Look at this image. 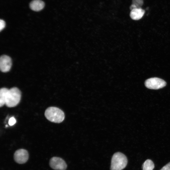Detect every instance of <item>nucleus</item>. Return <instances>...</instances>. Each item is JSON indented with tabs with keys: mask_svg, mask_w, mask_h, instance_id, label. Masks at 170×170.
<instances>
[{
	"mask_svg": "<svg viewBox=\"0 0 170 170\" xmlns=\"http://www.w3.org/2000/svg\"><path fill=\"white\" fill-rule=\"evenodd\" d=\"M45 116L50 121L56 123L62 122L65 118L63 111L55 107H50L47 109L45 112Z\"/></svg>",
	"mask_w": 170,
	"mask_h": 170,
	"instance_id": "f257e3e1",
	"label": "nucleus"
},
{
	"mask_svg": "<svg viewBox=\"0 0 170 170\" xmlns=\"http://www.w3.org/2000/svg\"><path fill=\"white\" fill-rule=\"evenodd\" d=\"M128 160L123 153L117 152L113 155L111 162L110 170H122L127 166Z\"/></svg>",
	"mask_w": 170,
	"mask_h": 170,
	"instance_id": "f03ea898",
	"label": "nucleus"
},
{
	"mask_svg": "<svg viewBox=\"0 0 170 170\" xmlns=\"http://www.w3.org/2000/svg\"><path fill=\"white\" fill-rule=\"evenodd\" d=\"M21 93L19 89L13 87L8 90L6 97L5 105L8 107H12L16 106L20 102Z\"/></svg>",
	"mask_w": 170,
	"mask_h": 170,
	"instance_id": "7ed1b4c3",
	"label": "nucleus"
},
{
	"mask_svg": "<svg viewBox=\"0 0 170 170\" xmlns=\"http://www.w3.org/2000/svg\"><path fill=\"white\" fill-rule=\"evenodd\" d=\"M144 84L145 86L148 88L157 89L165 87L166 85V83L162 79L153 77L146 80Z\"/></svg>",
	"mask_w": 170,
	"mask_h": 170,
	"instance_id": "20e7f679",
	"label": "nucleus"
},
{
	"mask_svg": "<svg viewBox=\"0 0 170 170\" xmlns=\"http://www.w3.org/2000/svg\"><path fill=\"white\" fill-rule=\"evenodd\" d=\"M49 165L55 170H65L67 167L65 161L58 157H53L51 158L49 161Z\"/></svg>",
	"mask_w": 170,
	"mask_h": 170,
	"instance_id": "39448f33",
	"label": "nucleus"
},
{
	"mask_svg": "<svg viewBox=\"0 0 170 170\" xmlns=\"http://www.w3.org/2000/svg\"><path fill=\"white\" fill-rule=\"evenodd\" d=\"M14 157L16 162L20 164H23L27 161L29 158V154L26 150L21 149L15 151Z\"/></svg>",
	"mask_w": 170,
	"mask_h": 170,
	"instance_id": "423d86ee",
	"label": "nucleus"
},
{
	"mask_svg": "<svg viewBox=\"0 0 170 170\" xmlns=\"http://www.w3.org/2000/svg\"><path fill=\"white\" fill-rule=\"evenodd\" d=\"M12 61L11 58L6 55H3L0 58V68L4 72L8 71L11 67Z\"/></svg>",
	"mask_w": 170,
	"mask_h": 170,
	"instance_id": "0eeeda50",
	"label": "nucleus"
},
{
	"mask_svg": "<svg viewBox=\"0 0 170 170\" xmlns=\"http://www.w3.org/2000/svg\"><path fill=\"white\" fill-rule=\"evenodd\" d=\"M145 13V11L141 8L133 9L130 12V16L132 19L138 20L141 19Z\"/></svg>",
	"mask_w": 170,
	"mask_h": 170,
	"instance_id": "6e6552de",
	"label": "nucleus"
},
{
	"mask_svg": "<svg viewBox=\"0 0 170 170\" xmlns=\"http://www.w3.org/2000/svg\"><path fill=\"white\" fill-rule=\"evenodd\" d=\"M44 3L41 0H34L30 3L31 8L33 11H38L42 9L44 7Z\"/></svg>",
	"mask_w": 170,
	"mask_h": 170,
	"instance_id": "1a4fd4ad",
	"label": "nucleus"
},
{
	"mask_svg": "<svg viewBox=\"0 0 170 170\" xmlns=\"http://www.w3.org/2000/svg\"><path fill=\"white\" fill-rule=\"evenodd\" d=\"M8 89L3 88L0 90V106L1 107L5 104L6 100Z\"/></svg>",
	"mask_w": 170,
	"mask_h": 170,
	"instance_id": "9d476101",
	"label": "nucleus"
},
{
	"mask_svg": "<svg viewBox=\"0 0 170 170\" xmlns=\"http://www.w3.org/2000/svg\"><path fill=\"white\" fill-rule=\"evenodd\" d=\"M154 167L153 162L150 159L146 160L142 166L143 170H153Z\"/></svg>",
	"mask_w": 170,
	"mask_h": 170,
	"instance_id": "9b49d317",
	"label": "nucleus"
},
{
	"mask_svg": "<svg viewBox=\"0 0 170 170\" xmlns=\"http://www.w3.org/2000/svg\"><path fill=\"white\" fill-rule=\"evenodd\" d=\"M143 4V0H132V4L135 5L137 8H141V7Z\"/></svg>",
	"mask_w": 170,
	"mask_h": 170,
	"instance_id": "f8f14e48",
	"label": "nucleus"
},
{
	"mask_svg": "<svg viewBox=\"0 0 170 170\" xmlns=\"http://www.w3.org/2000/svg\"><path fill=\"white\" fill-rule=\"evenodd\" d=\"M16 122V120L13 117L10 118L8 121V124L10 126H13L14 125Z\"/></svg>",
	"mask_w": 170,
	"mask_h": 170,
	"instance_id": "ddd939ff",
	"label": "nucleus"
},
{
	"mask_svg": "<svg viewBox=\"0 0 170 170\" xmlns=\"http://www.w3.org/2000/svg\"><path fill=\"white\" fill-rule=\"evenodd\" d=\"M5 21L2 20H0V30L1 31L5 27Z\"/></svg>",
	"mask_w": 170,
	"mask_h": 170,
	"instance_id": "4468645a",
	"label": "nucleus"
},
{
	"mask_svg": "<svg viewBox=\"0 0 170 170\" xmlns=\"http://www.w3.org/2000/svg\"><path fill=\"white\" fill-rule=\"evenodd\" d=\"M160 170H170V162L163 167Z\"/></svg>",
	"mask_w": 170,
	"mask_h": 170,
	"instance_id": "2eb2a0df",
	"label": "nucleus"
}]
</instances>
